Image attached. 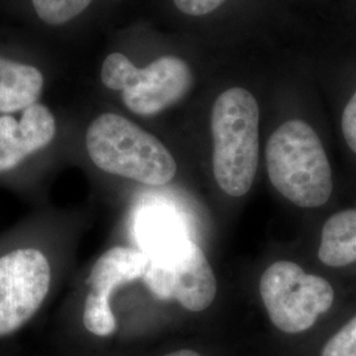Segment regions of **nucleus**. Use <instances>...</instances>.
<instances>
[{
	"instance_id": "f3484780",
	"label": "nucleus",
	"mask_w": 356,
	"mask_h": 356,
	"mask_svg": "<svg viewBox=\"0 0 356 356\" xmlns=\"http://www.w3.org/2000/svg\"><path fill=\"white\" fill-rule=\"evenodd\" d=\"M342 131L346 143L356 153V91L344 107Z\"/></svg>"
},
{
	"instance_id": "7ed1b4c3",
	"label": "nucleus",
	"mask_w": 356,
	"mask_h": 356,
	"mask_svg": "<svg viewBox=\"0 0 356 356\" xmlns=\"http://www.w3.org/2000/svg\"><path fill=\"white\" fill-rule=\"evenodd\" d=\"M259 104L241 86L225 90L211 108L213 172L219 188L239 198L251 191L259 165Z\"/></svg>"
},
{
	"instance_id": "ddd939ff",
	"label": "nucleus",
	"mask_w": 356,
	"mask_h": 356,
	"mask_svg": "<svg viewBox=\"0 0 356 356\" xmlns=\"http://www.w3.org/2000/svg\"><path fill=\"white\" fill-rule=\"evenodd\" d=\"M97 3L98 0H31L38 20L57 32L79 24Z\"/></svg>"
},
{
	"instance_id": "6e6552de",
	"label": "nucleus",
	"mask_w": 356,
	"mask_h": 356,
	"mask_svg": "<svg viewBox=\"0 0 356 356\" xmlns=\"http://www.w3.org/2000/svg\"><path fill=\"white\" fill-rule=\"evenodd\" d=\"M57 120L51 108L35 103L20 113L0 115V177L13 175L51 144Z\"/></svg>"
},
{
	"instance_id": "2eb2a0df",
	"label": "nucleus",
	"mask_w": 356,
	"mask_h": 356,
	"mask_svg": "<svg viewBox=\"0 0 356 356\" xmlns=\"http://www.w3.org/2000/svg\"><path fill=\"white\" fill-rule=\"evenodd\" d=\"M321 356H356V316L331 337Z\"/></svg>"
},
{
	"instance_id": "39448f33",
	"label": "nucleus",
	"mask_w": 356,
	"mask_h": 356,
	"mask_svg": "<svg viewBox=\"0 0 356 356\" xmlns=\"http://www.w3.org/2000/svg\"><path fill=\"white\" fill-rule=\"evenodd\" d=\"M260 294L272 323L286 334L309 330L329 312L334 289L329 281L309 275L293 261H276L260 279Z\"/></svg>"
},
{
	"instance_id": "a211bd4d",
	"label": "nucleus",
	"mask_w": 356,
	"mask_h": 356,
	"mask_svg": "<svg viewBox=\"0 0 356 356\" xmlns=\"http://www.w3.org/2000/svg\"><path fill=\"white\" fill-rule=\"evenodd\" d=\"M161 356H202L200 353L191 350V348H181V350H175V351H170L168 354H164Z\"/></svg>"
},
{
	"instance_id": "423d86ee",
	"label": "nucleus",
	"mask_w": 356,
	"mask_h": 356,
	"mask_svg": "<svg viewBox=\"0 0 356 356\" xmlns=\"http://www.w3.org/2000/svg\"><path fill=\"white\" fill-rule=\"evenodd\" d=\"M51 263L33 245L0 252V339L22 330L45 302L51 289Z\"/></svg>"
},
{
	"instance_id": "9d476101",
	"label": "nucleus",
	"mask_w": 356,
	"mask_h": 356,
	"mask_svg": "<svg viewBox=\"0 0 356 356\" xmlns=\"http://www.w3.org/2000/svg\"><path fill=\"white\" fill-rule=\"evenodd\" d=\"M45 88V76L35 65L0 56V115L22 113L38 102Z\"/></svg>"
},
{
	"instance_id": "dca6fc26",
	"label": "nucleus",
	"mask_w": 356,
	"mask_h": 356,
	"mask_svg": "<svg viewBox=\"0 0 356 356\" xmlns=\"http://www.w3.org/2000/svg\"><path fill=\"white\" fill-rule=\"evenodd\" d=\"M176 13L189 17L201 19L219 10L227 0H169Z\"/></svg>"
},
{
	"instance_id": "1a4fd4ad",
	"label": "nucleus",
	"mask_w": 356,
	"mask_h": 356,
	"mask_svg": "<svg viewBox=\"0 0 356 356\" xmlns=\"http://www.w3.org/2000/svg\"><path fill=\"white\" fill-rule=\"evenodd\" d=\"M135 232L143 252L149 260H169L191 241L179 216L161 204H151L141 209L136 216Z\"/></svg>"
},
{
	"instance_id": "f03ea898",
	"label": "nucleus",
	"mask_w": 356,
	"mask_h": 356,
	"mask_svg": "<svg viewBox=\"0 0 356 356\" xmlns=\"http://www.w3.org/2000/svg\"><path fill=\"white\" fill-rule=\"evenodd\" d=\"M86 151L92 164L108 175L148 186H163L177 173L164 143L123 115L103 113L86 129Z\"/></svg>"
},
{
	"instance_id": "9b49d317",
	"label": "nucleus",
	"mask_w": 356,
	"mask_h": 356,
	"mask_svg": "<svg viewBox=\"0 0 356 356\" xmlns=\"http://www.w3.org/2000/svg\"><path fill=\"white\" fill-rule=\"evenodd\" d=\"M148 261L149 257L143 251L128 247H114L106 251L91 268V292L110 297L116 288L143 277Z\"/></svg>"
},
{
	"instance_id": "f8f14e48",
	"label": "nucleus",
	"mask_w": 356,
	"mask_h": 356,
	"mask_svg": "<svg viewBox=\"0 0 356 356\" xmlns=\"http://www.w3.org/2000/svg\"><path fill=\"white\" fill-rule=\"evenodd\" d=\"M319 260L329 267H344L356 261V209L331 216L323 225Z\"/></svg>"
},
{
	"instance_id": "4468645a",
	"label": "nucleus",
	"mask_w": 356,
	"mask_h": 356,
	"mask_svg": "<svg viewBox=\"0 0 356 356\" xmlns=\"http://www.w3.org/2000/svg\"><path fill=\"white\" fill-rule=\"evenodd\" d=\"M110 297H104L98 293L90 292L83 309V326L90 334L108 338L113 337L116 330V318H115Z\"/></svg>"
},
{
	"instance_id": "0eeeda50",
	"label": "nucleus",
	"mask_w": 356,
	"mask_h": 356,
	"mask_svg": "<svg viewBox=\"0 0 356 356\" xmlns=\"http://www.w3.org/2000/svg\"><path fill=\"white\" fill-rule=\"evenodd\" d=\"M143 280L159 300H176L193 313L204 312L216 300V275L193 241L173 259L149 260Z\"/></svg>"
},
{
	"instance_id": "f257e3e1",
	"label": "nucleus",
	"mask_w": 356,
	"mask_h": 356,
	"mask_svg": "<svg viewBox=\"0 0 356 356\" xmlns=\"http://www.w3.org/2000/svg\"><path fill=\"white\" fill-rule=\"evenodd\" d=\"M99 81L116 92L129 113L141 118L163 114L184 101L195 76L188 60L175 51H154L138 61L123 49H113L103 57Z\"/></svg>"
},
{
	"instance_id": "20e7f679",
	"label": "nucleus",
	"mask_w": 356,
	"mask_h": 356,
	"mask_svg": "<svg viewBox=\"0 0 356 356\" xmlns=\"http://www.w3.org/2000/svg\"><path fill=\"white\" fill-rule=\"evenodd\" d=\"M268 176L281 194L300 207L326 204L332 193L330 163L316 131L302 120L277 128L266 147Z\"/></svg>"
}]
</instances>
